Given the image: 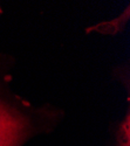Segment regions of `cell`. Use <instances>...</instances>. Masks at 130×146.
<instances>
[{
  "mask_svg": "<svg viewBox=\"0 0 130 146\" xmlns=\"http://www.w3.org/2000/svg\"><path fill=\"white\" fill-rule=\"evenodd\" d=\"M15 58L0 53V146H25L40 136L53 133L66 118L60 106L35 105L13 87Z\"/></svg>",
  "mask_w": 130,
  "mask_h": 146,
  "instance_id": "cell-1",
  "label": "cell"
},
{
  "mask_svg": "<svg viewBox=\"0 0 130 146\" xmlns=\"http://www.w3.org/2000/svg\"><path fill=\"white\" fill-rule=\"evenodd\" d=\"M129 21V6H127L124 13L119 15L114 20H109L105 22H100L97 25L90 26L86 29V33H100V34H105V35H115L124 29V26Z\"/></svg>",
  "mask_w": 130,
  "mask_h": 146,
  "instance_id": "cell-2",
  "label": "cell"
},
{
  "mask_svg": "<svg viewBox=\"0 0 130 146\" xmlns=\"http://www.w3.org/2000/svg\"><path fill=\"white\" fill-rule=\"evenodd\" d=\"M113 146H130V109L127 108L124 118L116 124L111 136Z\"/></svg>",
  "mask_w": 130,
  "mask_h": 146,
  "instance_id": "cell-3",
  "label": "cell"
},
{
  "mask_svg": "<svg viewBox=\"0 0 130 146\" xmlns=\"http://www.w3.org/2000/svg\"><path fill=\"white\" fill-rule=\"evenodd\" d=\"M3 13V9H1V6H0V14Z\"/></svg>",
  "mask_w": 130,
  "mask_h": 146,
  "instance_id": "cell-4",
  "label": "cell"
}]
</instances>
